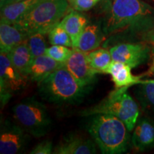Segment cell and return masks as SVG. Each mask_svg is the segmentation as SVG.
Here are the masks:
<instances>
[{"instance_id":"obj_15","label":"cell","mask_w":154,"mask_h":154,"mask_svg":"<svg viewBox=\"0 0 154 154\" xmlns=\"http://www.w3.org/2000/svg\"><path fill=\"white\" fill-rule=\"evenodd\" d=\"M63 65L64 63L58 62L46 54L36 57L29 70V80L38 84Z\"/></svg>"},{"instance_id":"obj_32","label":"cell","mask_w":154,"mask_h":154,"mask_svg":"<svg viewBox=\"0 0 154 154\" xmlns=\"http://www.w3.org/2000/svg\"><path fill=\"white\" fill-rule=\"evenodd\" d=\"M153 75H154V74H153Z\"/></svg>"},{"instance_id":"obj_2","label":"cell","mask_w":154,"mask_h":154,"mask_svg":"<svg viewBox=\"0 0 154 154\" xmlns=\"http://www.w3.org/2000/svg\"><path fill=\"white\" fill-rule=\"evenodd\" d=\"M89 117L87 130L102 153L120 154L127 151L131 145V136L121 119L109 113Z\"/></svg>"},{"instance_id":"obj_1","label":"cell","mask_w":154,"mask_h":154,"mask_svg":"<svg viewBox=\"0 0 154 154\" xmlns=\"http://www.w3.org/2000/svg\"><path fill=\"white\" fill-rule=\"evenodd\" d=\"M99 10L105 43L145 39L154 33V7L143 0H101Z\"/></svg>"},{"instance_id":"obj_13","label":"cell","mask_w":154,"mask_h":154,"mask_svg":"<svg viewBox=\"0 0 154 154\" xmlns=\"http://www.w3.org/2000/svg\"><path fill=\"white\" fill-rule=\"evenodd\" d=\"M131 69V67L126 63L112 60L106 74L111 75V80L116 88L131 87L143 83L144 81L140 79V76L132 74Z\"/></svg>"},{"instance_id":"obj_6","label":"cell","mask_w":154,"mask_h":154,"mask_svg":"<svg viewBox=\"0 0 154 154\" xmlns=\"http://www.w3.org/2000/svg\"><path fill=\"white\" fill-rule=\"evenodd\" d=\"M16 122L32 137L42 138L51 129L52 119L47 106L35 97H28L12 107Z\"/></svg>"},{"instance_id":"obj_29","label":"cell","mask_w":154,"mask_h":154,"mask_svg":"<svg viewBox=\"0 0 154 154\" xmlns=\"http://www.w3.org/2000/svg\"><path fill=\"white\" fill-rule=\"evenodd\" d=\"M151 40H152V42H154V33L153 34V35H152V36H151Z\"/></svg>"},{"instance_id":"obj_27","label":"cell","mask_w":154,"mask_h":154,"mask_svg":"<svg viewBox=\"0 0 154 154\" xmlns=\"http://www.w3.org/2000/svg\"><path fill=\"white\" fill-rule=\"evenodd\" d=\"M151 59L152 63L151 66H150L148 72L145 74V75H147V76H151V75L154 74V45L151 49Z\"/></svg>"},{"instance_id":"obj_4","label":"cell","mask_w":154,"mask_h":154,"mask_svg":"<svg viewBox=\"0 0 154 154\" xmlns=\"http://www.w3.org/2000/svg\"><path fill=\"white\" fill-rule=\"evenodd\" d=\"M71 7L67 0H45L12 24L28 36L37 33L49 34L71 10Z\"/></svg>"},{"instance_id":"obj_28","label":"cell","mask_w":154,"mask_h":154,"mask_svg":"<svg viewBox=\"0 0 154 154\" xmlns=\"http://www.w3.org/2000/svg\"><path fill=\"white\" fill-rule=\"evenodd\" d=\"M19 1H22V0H0V7H5V6L9 5V4L17 2Z\"/></svg>"},{"instance_id":"obj_7","label":"cell","mask_w":154,"mask_h":154,"mask_svg":"<svg viewBox=\"0 0 154 154\" xmlns=\"http://www.w3.org/2000/svg\"><path fill=\"white\" fill-rule=\"evenodd\" d=\"M28 80L12 64L7 54L0 53V96L2 106L14 94L26 87Z\"/></svg>"},{"instance_id":"obj_5","label":"cell","mask_w":154,"mask_h":154,"mask_svg":"<svg viewBox=\"0 0 154 154\" xmlns=\"http://www.w3.org/2000/svg\"><path fill=\"white\" fill-rule=\"evenodd\" d=\"M128 88H116L99 103L82 110L80 116L89 117L98 113H109L121 119L132 131L139 116V109L136 102L127 94Z\"/></svg>"},{"instance_id":"obj_19","label":"cell","mask_w":154,"mask_h":154,"mask_svg":"<svg viewBox=\"0 0 154 154\" xmlns=\"http://www.w3.org/2000/svg\"><path fill=\"white\" fill-rule=\"evenodd\" d=\"M26 41L13 48L7 55L11 62L18 69L19 72L23 76L29 79V70L33 61V58Z\"/></svg>"},{"instance_id":"obj_31","label":"cell","mask_w":154,"mask_h":154,"mask_svg":"<svg viewBox=\"0 0 154 154\" xmlns=\"http://www.w3.org/2000/svg\"><path fill=\"white\" fill-rule=\"evenodd\" d=\"M67 1H68V2H69V3H70V2H72V1H73V0H67Z\"/></svg>"},{"instance_id":"obj_20","label":"cell","mask_w":154,"mask_h":154,"mask_svg":"<svg viewBox=\"0 0 154 154\" xmlns=\"http://www.w3.org/2000/svg\"><path fill=\"white\" fill-rule=\"evenodd\" d=\"M136 94L144 112L154 116V79L145 80L138 84Z\"/></svg>"},{"instance_id":"obj_9","label":"cell","mask_w":154,"mask_h":154,"mask_svg":"<svg viewBox=\"0 0 154 154\" xmlns=\"http://www.w3.org/2000/svg\"><path fill=\"white\" fill-rule=\"evenodd\" d=\"M112 59L136 68L143 64L151 57V49L143 43H119L110 49Z\"/></svg>"},{"instance_id":"obj_11","label":"cell","mask_w":154,"mask_h":154,"mask_svg":"<svg viewBox=\"0 0 154 154\" xmlns=\"http://www.w3.org/2000/svg\"><path fill=\"white\" fill-rule=\"evenodd\" d=\"M96 153V143L93 138L76 134H69L59 140L54 149V154H93Z\"/></svg>"},{"instance_id":"obj_3","label":"cell","mask_w":154,"mask_h":154,"mask_svg":"<svg viewBox=\"0 0 154 154\" xmlns=\"http://www.w3.org/2000/svg\"><path fill=\"white\" fill-rule=\"evenodd\" d=\"M38 93L49 103L57 105L78 104L92 87L82 86L64 65L37 84Z\"/></svg>"},{"instance_id":"obj_21","label":"cell","mask_w":154,"mask_h":154,"mask_svg":"<svg viewBox=\"0 0 154 154\" xmlns=\"http://www.w3.org/2000/svg\"><path fill=\"white\" fill-rule=\"evenodd\" d=\"M88 63L97 74H106L112 61L110 50L106 48L96 49L86 52Z\"/></svg>"},{"instance_id":"obj_18","label":"cell","mask_w":154,"mask_h":154,"mask_svg":"<svg viewBox=\"0 0 154 154\" xmlns=\"http://www.w3.org/2000/svg\"><path fill=\"white\" fill-rule=\"evenodd\" d=\"M106 40V37L102 30L101 24H88L81 35L75 49L84 52H88L98 49Z\"/></svg>"},{"instance_id":"obj_22","label":"cell","mask_w":154,"mask_h":154,"mask_svg":"<svg viewBox=\"0 0 154 154\" xmlns=\"http://www.w3.org/2000/svg\"><path fill=\"white\" fill-rule=\"evenodd\" d=\"M49 43L51 45H61L73 48L72 42L66 30L61 26L60 22L51 29L48 34Z\"/></svg>"},{"instance_id":"obj_10","label":"cell","mask_w":154,"mask_h":154,"mask_svg":"<svg viewBox=\"0 0 154 154\" xmlns=\"http://www.w3.org/2000/svg\"><path fill=\"white\" fill-rule=\"evenodd\" d=\"M64 66L74 78L86 87H92L97 78L96 73L88 63L86 52L73 48L70 57L64 63Z\"/></svg>"},{"instance_id":"obj_30","label":"cell","mask_w":154,"mask_h":154,"mask_svg":"<svg viewBox=\"0 0 154 154\" xmlns=\"http://www.w3.org/2000/svg\"><path fill=\"white\" fill-rule=\"evenodd\" d=\"M144 1V0H143ZM147 1H150V2H154V0H147Z\"/></svg>"},{"instance_id":"obj_23","label":"cell","mask_w":154,"mask_h":154,"mask_svg":"<svg viewBox=\"0 0 154 154\" xmlns=\"http://www.w3.org/2000/svg\"><path fill=\"white\" fill-rule=\"evenodd\" d=\"M44 35L45 34L41 33L34 34L29 36L26 39V44L30 50L33 59L39 56L45 54L47 45Z\"/></svg>"},{"instance_id":"obj_25","label":"cell","mask_w":154,"mask_h":154,"mask_svg":"<svg viewBox=\"0 0 154 154\" xmlns=\"http://www.w3.org/2000/svg\"><path fill=\"white\" fill-rule=\"evenodd\" d=\"M101 0H73L70 5L73 9L79 11H86L91 9Z\"/></svg>"},{"instance_id":"obj_12","label":"cell","mask_w":154,"mask_h":154,"mask_svg":"<svg viewBox=\"0 0 154 154\" xmlns=\"http://www.w3.org/2000/svg\"><path fill=\"white\" fill-rule=\"evenodd\" d=\"M131 144L134 149L140 152L154 147V119L146 116L138 119Z\"/></svg>"},{"instance_id":"obj_26","label":"cell","mask_w":154,"mask_h":154,"mask_svg":"<svg viewBox=\"0 0 154 154\" xmlns=\"http://www.w3.org/2000/svg\"><path fill=\"white\" fill-rule=\"evenodd\" d=\"M54 146L52 141L50 140H44L36 144L35 147L32 150V154H51L53 153Z\"/></svg>"},{"instance_id":"obj_14","label":"cell","mask_w":154,"mask_h":154,"mask_svg":"<svg viewBox=\"0 0 154 154\" xmlns=\"http://www.w3.org/2000/svg\"><path fill=\"white\" fill-rule=\"evenodd\" d=\"M60 24L70 36L73 48L75 49L81 35L88 25V19L81 11L72 9L61 19Z\"/></svg>"},{"instance_id":"obj_17","label":"cell","mask_w":154,"mask_h":154,"mask_svg":"<svg viewBox=\"0 0 154 154\" xmlns=\"http://www.w3.org/2000/svg\"><path fill=\"white\" fill-rule=\"evenodd\" d=\"M45 0H22L1 7V22L14 24Z\"/></svg>"},{"instance_id":"obj_24","label":"cell","mask_w":154,"mask_h":154,"mask_svg":"<svg viewBox=\"0 0 154 154\" xmlns=\"http://www.w3.org/2000/svg\"><path fill=\"white\" fill-rule=\"evenodd\" d=\"M72 50L73 48L65 46L51 45V47H47L45 54L58 62L64 63L70 57Z\"/></svg>"},{"instance_id":"obj_16","label":"cell","mask_w":154,"mask_h":154,"mask_svg":"<svg viewBox=\"0 0 154 154\" xmlns=\"http://www.w3.org/2000/svg\"><path fill=\"white\" fill-rule=\"evenodd\" d=\"M29 36L14 24L0 22V53L8 54Z\"/></svg>"},{"instance_id":"obj_8","label":"cell","mask_w":154,"mask_h":154,"mask_svg":"<svg viewBox=\"0 0 154 154\" xmlns=\"http://www.w3.org/2000/svg\"><path fill=\"white\" fill-rule=\"evenodd\" d=\"M32 136L18 123L6 119L0 126V153H21L26 149Z\"/></svg>"}]
</instances>
